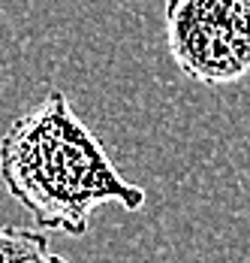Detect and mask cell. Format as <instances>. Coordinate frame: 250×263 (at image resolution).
Instances as JSON below:
<instances>
[{
    "mask_svg": "<svg viewBox=\"0 0 250 263\" xmlns=\"http://www.w3.org/2000/svg\"><path fill=\"white\" fill-rule=\"evenodd\" d=\"M0 179L39 230L81 236L100 206L139 212L145 191L127 182L100 136L75 115L60 88L22 112L0 139Z\"/></svg>",
    "mask_w": 250,
    "mask_h": 263,
    "instance_id": "1",
    "label": "cell"
},
{
    "mask_svg": "<svg viewBox=\"0 0 250 263\" xmlns=\"http://www.w3.org/2000/svg\"><path fill=\"white\" fill-rule=\"evenodd\" d=\"M166 40L175 64L193 82L229 85L250 73L217 0H166Z\"/></svg>",
    "mask_w": 250,
    "mask_h": 263,
    "instance_id": "2",
    "label": "cell"
},
{
    "mask_svg": "<svg viewBox=\"0 0 250 263\" xmlns=\"http://www.w3.org/2000/svg\"><path fill=\"white\" fill-rule=\"evenodd\" d=\"M0 263H70L54 254L46 230L3 227L0 224Z\"/></svg>",
    "mask_w": 250,
    "mask_h": 263,
    "instance_id": "3",
    "label": "cell"
},
{
    "mask_svg": "<svg viewBox=\"0 0 250 263\" xmlns=\"http://www.w3.org/2000/svg\"><path fill=\"white\" fill-rule=\"evenodd\" d=\"M217 6L223 12V22L229 27L235 49L250 70V0H217Z\"/></svg>",
    "mask_w": 250,
    "mask_h": 263,
    "instance_id": "4",
    "label": "cell"
}]
</instances>
